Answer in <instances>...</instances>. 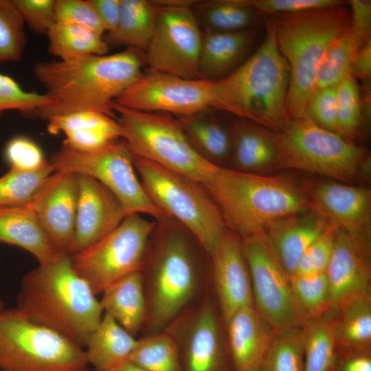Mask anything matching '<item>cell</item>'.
<instances>
[{
  "label": "cell",
  "mask_w": 371,
  "mask_h": 371,
  "mask_svg": "<svg viewBox=\"0 0 371 371\" xmlns=\"http://www.w3.org/2000/svg\"><path fill=\"white\" fill-rule=\"evenodd\" d=\"M56 23L83 27L102 36L106 32L90 0H56Z\"/></svg>",
  "instance_id": "obj_44"
},
{
  "label": "cell",
  "mask_w": 371,
  "mask_h": 371,
  "mask_svg": "<svg viewBox=\"0 0 371 371\" xmlns=\"http://www.w3.org/2000/svg\"><path fill=\"white\" fill-rule=\"evenodd\" d=\"M266 16L289 67V120L306 117L321 63L333 41L349 28L344 3L291 14Z\"/></svg>",
  "instance_id": "obj_6"
},
{
  "label": "cell",
  "mask_w": 371,
  "mask_h": 371,
  "mask_svg": "<svg viewBox=\"0 0 371 371\" xmlns=\"http://www.w3.org/2000/svg\"><path fill=\"white\" fill-rule=\"evenodd\" d=\"M158 10L156 1L122 0L119 24L109 35V41L144 52L155 31Z\"/></svg>",
  "instance_id": "obj_32"
},
{
  "label": "cell",
  "mask_w": 371,
  "mask_h": 371,
  "mask_svg": "<svg viewBox=\"0 0 371 371\" xmlns=\"http://www.w3.org/2000/svg\"><path fill=\"white\" fill-rule=\"evenodd\" d=\"M260 371H304L302 328L275 332Z\"/></svg>",
  "instance_id": "obj_37"
},
{
  "label": "cell",
  "mask_w": 371,
  "mask_h": 371,
  "mask_svg": "<svg viewBox=\"0 0 371 371\" xmlns=\"http://www.w3.org/2000/svg\"><path fill=\"white\" fill-rule=\"evenodd\" d=\"M209 111L177 118L194 148L210 163L225 167L231 161V128L208 113Z\"/></svg>",
  "instance_id": "obj_29"
},
{
  "label": "cell",
  "mask_w": 371,
  "mask_h": 371,
  "mask_svg": "<svg viewBox=\"0 0 371 371\" xmlns=\"http://www.w3.org/2000/svg\"><path fill=\"white\" fill-rule=\"evenodd\" d=\"M361 46L349 28L336 38L321 63L317 74L315 91L336 86L350 76L352 62Z\"/></svg>",
  "instance_id": "obj_35"
},
{
  "label": "cell",
  "mask_w": 371,
  "mask_h": 371,
  "mask_svg": "<svg viewBox=\"0 0 371 371\" xmlns=\"http://www.w3.org/2000/svg\"><path fill=\"white\" fill-rule=\"evenodd\" d=\"M16 308L82 348L104 315L97 295L76 272L68 253L24 276Z\"/></svg>",
  "instance_id": "obj_3"
},
{
  "label": "cell",
  "mask_w": 371,
  "mask_h": 371,
  "mask_svg": "<svg viewBox=\"0 0 371 371\" xmlns=\"http://www.w3.org/2000/svg\"><path fill=\"white\" fill-rule=\"evenodd\" d=\"M55 170L48 163L34 171L11 169L0 177V207L27 205Z\"/></svg>",
  "instance_id": "obj_38"
},
{
  "label": "cell",
  "mask_w": 371,
  "mask_h": 371,
  "mask_svg": "<svg viewBox=\"0 0 371 371\" xmlns=\"http://www.w3.org/2000/svg\"><path fill=\"white\" fill-rule=\"evenodd\" d=\"M337 131L346 137L356 136L361 125V99L356 79L351 75L336 85Z\"/></svg>",
  "instance_id": "obj_41"
},
{
  "label": "cell",
  "mask_w": 371,
  "mask_h": 371,
  "mask_svg": "<svg viewBox=\"0 0 371 371\" xmlns=\"http://www.w3.org/2000/svg\"><path fill=\"white\" fill-rule=\"evenodd\" d=\"M122 138L135 156L205 184L218 166L203 158L188 139L177 117L114 104Z\"/></svg>",
  "instance_id": "obj_9"
},
{
  "label": "cell",
  "mask_w": 371,
  "mask_h": 371,
  "mask_svg": "<svg viewBox=\"0 0 371 371\" xmlns=\"http://www.w3.org/2000/svg\"><path fill=\"white\" fill-rule=\"evenodd\" d=\"M164 331L177 344L181 371H235L211 284Z\"/></svg>",
  "instance_id": "obj_12"
},
{
  "label": "cell",
  "mask_w": 371,
  "mask_h": 371,
  "mask_svg": "<svg viewBox=\"0 0 371 371\" xmlns=\"http://www.w3.org/2000/svg\"><path fill=\"white\" fill-rule=\"evenodd\" d=\"M264 19L266 34L258 49L229 76L213 82L212 109L278 133L289 120L286 111L289 67L269 21Z\"/></svg>",
  "instance_id": "obj_5"
},
{
  "label": "cell",
  "mask_w": 371,
  "mask_h": 371,
  "mask_svg": "<svg viewBox=\"0 0 371 371\" xmlns=\"http://www.w3.org/2000/svg\"><path fill=\"white\" fill-rule=\"evenodd\" d=\"M134 165L151 201L188 229L210 254L227 228L205 186L134 155Z\"/></svg>",
  "instance_id": "obj_8"
},
{
  "label": "cell",
  "mask_w": 371,
  "mask_h": 371,
  "mask_svg": "<svg viewBox=\"0 0 371 371\" xmlns=\"http://www.w3.org/2000/svg\"><path fill=\"white\" fill-rule=\"evenodd\" d=\"M109 35L117 30L120 14L122 0H90Z\"/></svg>",
  "instance_id": "obj_52"
},
{
  "label": "cell",
  "mask_w": 371,
  "mask_h": 371,
  "mask_svg": "<svg viewBox=\"0 0 371 371\" xmlns=\"http://www.w3.org/2000/svg\"><path fill=\"white\" fill-rule=\"evenodd\" d=\"M137 342L135 337L104 313L85 346L88 363L93 371H114L129 360Z\"/></svg>",
  "instance_id": "obj_28"
},
{
  "label": "cell",
  "mask_w": 371,
  "mask_h": 371,
  "mask_svg": "<svg viewBox=\"0 0 371 371\" xmlns=\"http://www.w3.org/2000/svg\"><path fill=\"white\" fill-rule=\"evenodd\" d=\"M157 22L144 52L148 69L185 79H200L203 32L192 10L197 1L158 0Z\"/></svg>",
  "instance_id": "obj_15"
},
{
  "label": "cell",
  "mask_w": 371,
  "mask_h": 371,
  "mask_svg": "<svg viewBox=\"0 0 371 371\" xmlns=\"http://www.w3.org/2000/svg\"><path fill=\"white\" fill-rule=\"evenodd\" d=\"M0 371L93 370L82 346L14 308L0 312Z\"/></svg>",
  "instance_id": "obj_10"
},
{
  "label": "cell",
  "mask_w": 371,
  "mask_h": 371,
  "mask_svg": "<svg viewBox=\"0 0 371 371\" xmlns=\"http://www.w3.org/2000/svg\"><path fill=\"white\" fill-rule=\"evenodd\" d=\"M140 269L146 302L142 337L163 332L210 286V256L169 216L156 219Z\"/></svg>",
  "instance_id": "obj_1"
},
{
  "label": "cell",
  "mask_w": 371,
  "mask_h": 371,
  "mask_svg": "<svg viewBox=\"0 0 371 371\" xmlns=\"http://www.w3.org/2000/svg\"><path fill=\"white\" fill-rule=\"evenodd\" d=\"M370 250L337 231L332 256L326 271L332 310L346 302L371 295Z\"/></svg>",
  "instance_id": "obj_21"
},
{
  "label": "cell",
  "mask_w": 371,
  "mask_h": 371,
  "mask_svg": "<svg viewBox=\"0 0 371 371\" xmlns=\"http://www.w3.org/2000/svg\"><path fill=\"white\" fill-rule=\"evenodd\" d=\"M233 169L258 173L276 168L278 157L277 133L249 120L238 118L230 126Z\"/></svg>",
  "instance_id": "obj_25"
},
{
  "label": "cell",
  "mask_w": 371,
  "mask_h": 371,
  "mask_svg": "<svg viewBox=\"0 0 371 371\" xmlns=\"http://www.w3.org/2000/svg\"></svg>",
  "instance_id": "obj_57"
},
{
  "label": "cell",
  "mask_w": 371,
  "mask_h": 371,
  "mask_svg": "<svg viewBox=\"0 0 371 371\" xmlns=\"http://www.w3.org/2000/svg\"><path fill=\"white\" fill-rule=\"evenodd\" d=\"M23 21L35 33L47 34L56 23V0H13Z\"/></svg>",
  "instance_id": "obj_48"
},
{
  "label": "cell",
  "mask_w": 371,
  "mask_h": 371,
  "mask_svg": "<svg viewBox=\"0 0 371 371\" xmlns=\"http://www.w3.org/2000/svg\"><path fill=\"white\" fill-rule=\"evenodd\" d=\"M156 225L139 214L125 216L111 232L92 245L70 254L76 272L96 295L111 284L140 270L147 243Z\"/></svg>",
  "instance_id": "obj_13"
},
{
  "label": "cell",
  "mask_w": 371,
  "mask_h": 371,
  "mask_svg": "<svg viewBox=\"0 0 371 371\" xmlns=\"http://www.w3.org/2000/svg\"><path fill=\"white\" fill-rule=\"evenodd\" d=\"M100 300L104 313L111 315L131 335L143 328L146 302L140 270L128 274L109 286Z\"/></svg>",
  "instance_id": "obj_27"
},
{
  "label": "cell",
  "mask_w": 371,
  "mask_h": 371,
  "mask_svg": "<svg viewBox=\"0 0 371 371\" xmlns=\"http://www.w3.org/2000/svg\"><path fill=\"white\" fill-rule=\"evenodd\" d=\"M306 117L319 126L338 133L336 86L313 93L308 104Z\"/></svg>",
  "instance_id": "obj_47"
},
{
  "label": "cell",
  "mask_w": 371,
  "mask_h": 371,
  "mask_svg": "<svg viewBox=\"0 0 371 371\" xmlns=\"http://www.w3.org/2000/svg\"><path fill=\"white\" fill-rule=\"evenodd\" d=\"M129 361L147 371H181L177 344L166 331L137 339Z\"/></svg>",
  "instance_id": "obj_36"
},
{
  "label": "cell",
  "mask_w": 371,
  "mask_h": 371,
  "mask_svg": "<svg viewBox=\"0 0 371 371\" xmlns=\"http://www.w3.org/2000/svg\"><path fill=\"white\" fill-rule=\"evenodd\" d=\"M333 371H371L370 352L337 355Z\"/></svg>",
  "instance_id": "obj_54"
},
{
  "label": "cell",
  "mask_w": 371,
  "mask_h": 371,
  "mask_svg": "<svg viewBox=\"0 0 371 371\" xmlns=\"http://www.w3.org/2000/svg\"><path fill=\"white\" fill-rule=\"evenodd\" d=\"M78 195V175L69 171H55L28 203L61 252L69 254L73 241Z\"/></svg>",
  "instance_id": "obj_19"
},
{
  "label": "cell",
  "mask_w": 371,
  "mask_h": 371,
  "mask_svg": "<svg viewBox=\"0 0 371 371\" xmlns=\"http://www.w3.org/2000/svg\"><path fill=\"white\" fill-rule=\"evenodd\" d=\"M65 134L66 137L63 145L82 151L98 150L120 139L111 133L96 129L74 131Z\"/></svg>",
  "instance_id": "obj_50"
},
{
  "label": "cell",
  "mask_w": 371,
  "mask_h": 371,
  "mask_svg": "<svg viewBox=\"0 0 371 371\" xmlns=\"http://www.w3.org/2000/svg\"><path fill=\"white\" fill-rule=\"evenodd\" d=\"M192 10L206 32H238L256 28L259 14L249 0L199 1Z\"/></svg>",
  "instance_id": "obj_31"
},
{
  "label": "cell",
  "mask_w": 371,
  "mask_h": 371,
  "mask_svg": "<svg viewBox=\"0 0 371 371\" xmlns=\"http://www.w3.org/2000/svg\"><path fill=\"white\" fill-rule=\"evenodd\" d=\"M327 225L323 218L311 209L272 223L264 233L283 267L292 276L305 251Z\"/></svg>",
  "instance_id": "obj_24"
},
{
  "label": "cell",
  "mask_w": 371,
  "mask_h": 371,
  "mask_svg": "<svg viewBox=\"0 0 371 371\" xmlns=\"http://www.w3.org/2000/svg\"><path fill=\"white\" fill-rule=\"evenodd\" d=\"M240 241L256 310L274 332L304 327L309 320L295 298L291 276L265 233L240 238Z\"/></svg>",
  "instance_id": "obj_14"
},
{
  "label": "cell",
  "mask_w": 371,
  "mask_h": 371,
  "mask_svg": "<svg viewBox=\"0 0 371 371\" xmlns=\"http://www.w3.org/2000/svg\"><path fill=\"white\" fill-rule=\"evenodd\" d=\"M311 209L335 230L370 250L371 191L336 181H320L305 188Z\"/></svg>",
  "instance_id": "obj_17"
},
{
  "label": "cell",
  "mask_w": 371,
  "mask_h": 371,
  "mask_svg": "<svg viewBox=\"0 0 371 371\" xmlns=\"http://www.w3.org/2000/svg\"><path fill=\"white\" fill-rule=\"evenodd\" d=\"M277 135V169L312 172L348 183L368 166L363 148L308 117L289 120Z\"/></svg>",
  "instance_id": "obj_7"
},
{
  "label": "cell",
  "mask_w": 371,
  "mask_h": 371,
  "mask_svg": "<svg viewBox=\"0 0 371 371\" xmlns=\"http://www.w3.org/2000/svg\"><path fill=\"white\" fill-rule=\"evenodd\" d=\"M126 142L115 141L98 150L82 151L63 145L49 160L55 171L89 176L106 187L127 215L146 214L158 219L165 214L148 196Z\"/></svg>",
  "instance_id": "obj_11"
},
{
  "label": "cell",
  "mask_w": 371,
  "mask_h": 371,
  "mask_svg": "<svg viewBox=\"0 0 371 371\" xmlns=\"http://www.w3.org/2000/svg\"><path fill=\"white\" fill-rule=\"evenodd\" d=\"M0 243L23 248L40 265L49 263L64 253L53 243L28 204L0 207Z\"/></svg>",
  "instance_id": "obj_26"
},
{
  "label": "cell",
  "mask_w": 371,
  "mask_h": 371,
  "mask_svg": "<svg viewBox=\"0 0 371 371\" xmlns=\"http://www.w3.org/2000/svg\"><path fill=\"white\" fill-rule=\"evenodd\" d=\"M235 371H260L275 332L254 306L236 312L225 323Z\"/></svg>",
  "instance_id": "obj_22"
},
{
  "label": "cell",
  "mask_w": 371,
  "mask_h": 371,
  "mask_svg": "<svg viewBox=\"0 0 371 371\" xmlns=\"http://www.w3.org/2000/svg\"><path fill=\"white\" fill-rule=\"evenodd\" d=\"M251 6L265 16L295 14L344 4L338 0H249Z\"/></svg>",
  "instance_id": "obj_49"
},
{
  "label": "cell",
  "mask_w": 371,
  "mask_h": 371,
  "mask_svg": "<svg viewBox=\"0 0 371 371\" xmlns=\"http://www.w3.org/2000/svg\"><path fill=\"white\" fill-rule=\"evenodd\" d=\"M302 328L304 371H333L337 357L335 311L310 320Z\"/></svg>",
  "instance_id": "obj_33"
},
{
  "label": "cell",
  "mask_w": 371,
  "mask_h": 371,
  "mask_svg": "<svg viewBox=\"0 0 371 371\" xmlns=\"http://www.w3.org/2000/svg\"><path fill=\"white\" fill-rule=\"evenodd\" d=\"M3 309V303L0 300V312H1Z\"/></svg>",
  "instance_id": "obj_56"
},
{
  "label": "cell",
  "mask_w": 371,
  "mask_h": 371,
  "mask_svg": "<svg viewBox=\"0 0 371 371\" xmlns=\"http://www.w3.org/2000/svg\"><path fill=\"white\" fill-rule=\"evenodd\" d=\"M256 28L229 32H203L199 58V78L221 80L239 67L250 56L258 37Z\"/></svg>",
  "instance_id": "obj_23"
},
{
  "label": "cell",
  "mask_w": 371,
  "mask_h": 371,
  "mask_svg": "<svg viewBox=\"0 0 371 371\" xmlns=\"http://www.w3.org/2000/svg\"><path fill=\"white\" fill-rule=\"evenodd\" d=\"M335 234V229L328 224L304 253L295 274L326 273L333 250Z\"/></svg>",
  "instance_id": "obj_46"
},
{
  "label": "cell",
  "mask_w": 371,
  "mask_h": 371,
  "mask_svg": "<svg viewBox=\"0 0 371 371\" xmlns=\"http://www.w3.org/2000/svg\"><path fill=\"white\" fill-rule=\"evenodd\" d=\"M291 281L295 298L309 321L333 311L326 273L295 274Z\"/></svg>",
  "instance_id": "obj_39"
},
{
  "label": "cell",
  "mask_w": 371,
  "mask_h": 371,
  "mask_svg": "<svg viewBox=\"0 0 371 371\" xmlns=\"http://www.w3.org/2000/svg\"><path fill=\"white\" fill-rule=\"evenodd\" d=\"M204 185L226 228L240 238L264 232L282 218L311 210L306 190L285 175L218 167Z\"/></svg>",
  "instance_id": "obj_4"
},
{
  "label": "cell",
  "mask_w": 371,
  "mask_h": 371,
  "mask_svg": "<svg viewBox=\"0 0 371 371\" xmlns=\"http://www.w3.org/2000/svg\"><path fill=\"white\" fill-rule=\"evenodd\" d=\"M47 130L56 135L69 131L96 129L122 138L120 127L114 117L97 111H78L54 116L47 120Z\"/></svg>",
  "instance_id": "obj_43"
},
{
  "label": "cell",
  "mask_w": 371,
  "mask_h": 371,
  "mask_svg": "<svg viewBox=\"0 0 371 371\" xmlns=\"http://www.w3.org/2000/svg\"><path fill=\"white\" fill-rule=\"evenodd\" d=\"M213 82L148 69L114 102L138 111L190 115L212 109Z\"/></svg>",
  "instance_id": "obj_16"
},
{
  "label": "cell",
  "mask_w": 371,
  "mask_h": 371,
  "mask_svg": "<svg viewBox=\"0 0 371 371\" xmlns=\"http://www.w3.org/2000/svg\"><path fill=\"white\" fill-rule=\"evenodd\" d=\"M143 63L144 52L131 47L112 54L39 62L34 76L54 104L37 115L47 120L91 111L115 118V100L140 77Z\"/></svg>",
  "instance_id": "obj_2"
},
{
  "label": "cell",
  "mask_w": 371,
  "mask_h": 371,
  "mask_svg": "<svg viewBox=\"0 0 371 371\" xmlns=\"http://www.w3.org/2000/svg\"><path fill=\"white\" fill-rule=\"evenodd\" d=\"M4 155L10 168L17 170H36L49 161L34 141L21 135L13 137L7 143Z\"/></svg>",
  "instance_id": "obj_45"
},
{
  "label": "cell",
  "mask_w": 371,
  "mask_h": 371,
  "mask_svg": "<svg viewBox=\"0 0 371 371\" xmlns=\"http://www.w3.org/2000/svg\"><path fill=\"white\" fill-rule=\"evenodd\" d=\"M48 50L59 60H67L91 55H104L109 45L102 36L83 27L55 23L47 33Z\"/></svg>",
  "instance_id": "obj_34"
},
{
  "label": "cell",
  "mask_w": 371,
  "mask_h": 371,
  "mask_svg": "<svg viewBox=\"0 0 371 371\" xmlns=\"http://www.w3.org/2000/svg\"><path fill=\"white\" fill-rule=\"evenodd\" d=\"M351 76L364 84H368L371 77V38L363 43L357 52L351 67Z\"/></svg>",
  "instance_id": "obj_53"
},
{
  "label": "cell",
  "mask_w": 371,
  "mask_h": 371,
  "mask_svg": "<svg viewBox=\"0 0 371 371\" xmlns=\"http://www.w3.org/2000/svg\"><path fill=\"white\" fill-rule=\"evenodd\" d=\"M53 104L54 100L47 93L27 91L14 79L0 73V115L7 110L38 115Z\"/></svg>",
  "instance_id": "obj_42"
},
{
  "label": "cell",
  "mask_w": 371,
  "mask_h": 371,
  "mask_svg": "<svg viewBox=\"0 0 371 371\" xmlns=\"http://www.w3.org/2000/svg\"><path fill=\"white\" fill-rule=\"evenodd\" d=\"M24 25L13 0H0V63L21 59L26 45Z\"/></svg>",
  "instance_id": "obj_40"
},
{
  "label": "cell",
  "mask_w": 371,
  "mask_h": 371,
  "mask_svg": "<svg viewBox=\"0 0 371 371\" xmlns=\"http://www.w3.org/2000/svg\"><path fill=\"white\" fill-rule=\"evenodd\" d=\"M78 175L74 236L69 254L78 252L114 230L126 216L119 200L95 179Z\"/></svg>",
  "instance_id": "obj_20"
},
{
  "label": "cell",
  "mask_w": 371,
  "mask_h": 371,
  "mask_svg": "<svg viewBox=\"0 0 371 371\" xmlns=\"http://www.w3.org/2000/svg\"><path fill=\"white\" fill-rule=\"evenodd\" d=\"M335 311L337 355L371 351V295L352 299Z\"/></svg>",
  "instance_id": "obj_30"
},
{
  "label": "cell",
  "mask_w": 371,
  "mask_h": 371,
  "mask_svg": "<svg viewBox=\"0 0 371 371\" xmlns=\"http://www.w3.org/2000/svg\"><path fill=\"white\" fill-rule=\"evenodd\" d=\"M349 30L362 45L371 38V1L351 0Z\"/></svg>",
  "instance_id": "obj_51"
},
{
  "label": "cell",
  "mask_w": 371,
  "mask_h": 371,
  "mask_svg": "<svg viewBox=\"0 0 371 371\" xmlns=\"http://www.w3.org/2000/svg\"><path fill=\"white\" fill-rule=\"evenodd\" d=\"M210 256L211 284L226 323L240 309L254 306L251 277L240 238L227 229Z\"/></svg>",
  "instance_id": "obj_18"
},
{
  "label": "cell",
  "mask_w": 371,
  "mask_h": 371,
  "mask_svg": "<svg viewBox=\"0 0 371 371\" xmlns=\"http://www.w3.org/2000/svg\"><path fill=\"white\" fill-rule=\"evenodd\" d=\"M114 371H147L139 366L132 363L129 360L126 361Z\"/></svg>",
  "instance_id": "obj_55"
}]
</instances>
